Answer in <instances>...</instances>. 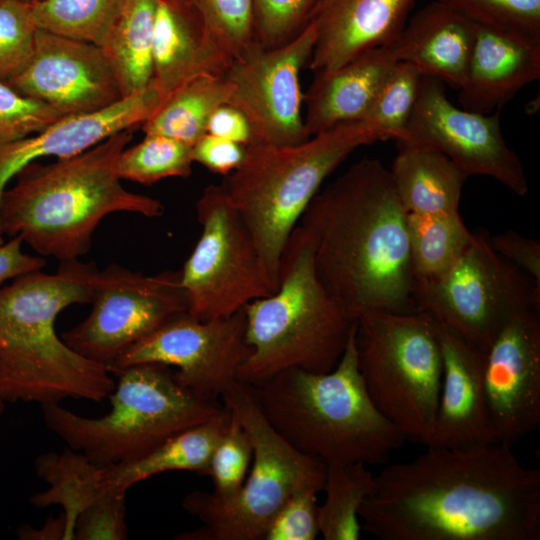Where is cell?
I'll return each mask as SVG.
<instances>
[{
    "instance_id": "22",
    "label": "cell",
    "mask_w": 540,
    "mask_h": 540,
    "mask_svg": "<svg viewBox=\"0 0 540 540\" xmlns=\"http://www.w3.org/2000/svg\"><path fill=\"white\" fill-rule=\"evenodd\" d=\"M539 78L540 46L475 24L474 46L458 101L466 110L492 113Z\"/></svg>"
},
{
    "instance_id": "16",
    "label": "cell",
    "mask_w": 540,
    "mask_h": 540,
    "mask_svg": "<svg viewBox=\"0 0 540 540\" xmlns=\"http://www.w3.org/2000/svg\"><path fill=\"white\" fill-rule=\"evenodd\" d=\"M397 141L444 154L468 177L493 178L518 196L528 192L521 160L503 137L500 110L485 114L458 108L435 78L422 77L413 113Z\"/></svg>"
},
{
    "instance_id": "8",
    "label": "cell",
    "mask_w": 540,
    "mask_h": 540,
    "mask_svg": "<svg viewBox=\"0 0 540 540\" xmlns=\"http://www.w3.org/2000/svg\"><path fill=\"white\" fill-rule=\"evenodd\" d=\"M114 376L111 409L103 416L85 417L60 403L41 406L46 426L100 467L141 458L223 409L180 385L165 365H132Z\"/></svg>"
},
{
    "instance_id": "26",
    "label": "cell",
    "mask_w": 540,
    "mask_h": 540,
    "mask_svg": "<svg viewBox=\"0 0 540 540\" xmlns=\"http://www.w3.org/2000/svg\"><path fill=\"white\" fill-rule=\"evenodd\" d=\"M390 170L398 198L411 214L458 212L468 176L447 156L407 141H396Z\"/></svg>"
},
{
    "instance_id": "51",
    "label": "cell",
    "mask_w": 540,
    "mask_h": 540,
    "mask_svg": "<svg viewBox=\"0 0 540 540\" xmlns=\"http://www.w3.org/2000/svg\"><path fill=\"white\" fill-rule=\"evenodd\" d=\"M1 1V0H0Z\"/></svg>"
},
{
    "instance_id": "34",
    "label": "cell",
    "mask_w": 540,
    "mask_h": 540,
    "mask_svg": "<svg viewBox=\"0 0 540 540\" xmlns=\"http://www.w3.org/2000/svg\"><path fill=\"white\" fill-rule=\"evenodd\" d=\"M192 146L167 136L145 134L139 143L125 147L116 161L121 180L151 185L171 177H188L192 172Z\"/></svg>"
},
{
    "instance_id": "14",
    "label": "cell",
    "mask_w": 540,
    "mask_h": 540,
    "mask_svg": "<svg viewBox=\"0 0 540 540\" xmlns=\"http://www.w3.org/2000/svg\"><path fill=\"white\" fill-rule=\"evenodd\" d=\"M308 22L293 38L275 47L255 43L222 74L230 88L227 104L249 123L251 143L291 145L309 137L303 120L299 75L315 44Z\"/></svg>"
},
{
    "instance_id": "42",
    "label": "cell",
    "mask_w": 540,
    "mask_h": 540,
    "mask_svg": "<svg viewBox=\"0 0 540 540\" xmlns=\"http://www.w3.org/2000/svg\"><path fill=\"white\" fill-rule=\"evenodd\" d=\"M126 490L108 489L77 517L75 540H125Z\"/></svg>"
},
{
    "instance_id": "9",
    "label": "cell",
    "mask_w": 540,
    "mask_h": 540,
    "mask_svg": "<svg viewBox=\"0 0 540 540\" xmlns=\"http://www.w3.org/2000/svg\"><path fill=\"white\" fill-rule=\"evenodd\" d=\"M221 398L250 436L253 464L230 498L204 491L187 494L182 507L202 525L175 535L177 540H264L270 521L291 495L323 490L326 464L295 449L272 427L251 385L236 380Z\"/></svg>"
},
{
    "instance_id": "48",
    "label": "cell",
    "mask_w": 540,
    "mask_h": 540,
    "mask_svg": "<svg viewBox=\"0 0 540 540\" xmlns=\"http://www.w3.org/2000/svg\"><path fill=\"white\" fill-rule=\"evenodd\" d=\"M17 535L22 540H66V520L62 513L57 518L48 519L38 529L29 525L18 528Z\"/></svg>"
},
{
    "instance_id": "50",
    "label": "cell",
    "mask_w": 540,
    "mask_h": 540,
    "mask_svg": "<svg viewBox=\"0 0 540 540\" xmlns=\"http://www.w3.org/2000/svg\"><path fill=\"white\" fill-rule=\"evenodd\" d=\"M3 232H2V229L0 228V244L4 242L3 240Z\"/></svg>"
},
{
    "instance_id": "13",
    "label": "cell",
    "mask_w": 540,
    "mask_h": 540,
    "mask_svg": "<svg viewBox=\"0 0 540 540\" xmlns=\"http://www.w3.org/2000/svg\"><path fill=\"white\" fill-rule=\"evenodd\" d=\"M89 304V315L61 338L107 370L136 342L188 312L180 270L145 275L118 264L98 269Z\"/></svg>"
},
{
    "instance_id": "49",
    "label": "cell",
    "mask_w": 540,
    "mask_h": 540,
    "mask_svg": "<svg viewBox=\"0 0 540 540\" xmlns=\"http://www.w3.org/2000/svg\"><path fill=\"white\" fill-rule=\"evenodd\" d=\"M6 401L3 399V397L0 394V417L4 411Z\"/></svg>"
},
{
    "instance_id": "1",
    "label": "cell",
    "mask_w": 540,
    "mask_h": 540,
    "mask_svg": "<svg viewBox=\"0 0 540 540\" xmlns=\"http://www.w3.org/2000/svg\"><path fill=\"white\" fill-rule=\"evenodd\" d=\"M512 446L427 448L375 476L362 530L382 540H538L540 469Z\"/></svg>"
},
{
    "instance_id": "33",
    "label": "cell",
    "mask_w": 540,
    "mask_h": 540,
    "mask_svg": "<svg viewBox=\"0 0 540 540\" xmlns=\"http://www.w3.org/2000/svg\"><path fill=\"white\" fill-rule=\"evenodd\" d=\"M119 0H32L37 29L99 46Z\"/></svg>"
},
{
    "instance_id": "41",
    "label": "cell",
    "mask_w": 540,
    "mask_h": 540,
    "mask_svg": "<svg viewBox=\"0 0 540 540\" xmlns=\"http://www.w3.org/2000/svg\"><path fill=\"white\" fill-rule=\"evenodd\" d=\"M62 117L54 107L25 96L0 80V143L33 135Z\"/></svg>"
},
{
    "instance_id": "43",
    "label": "cell",
    "mask_w": 540,
    "mask_h": 540,
    "mask_svg": "<svg viewBox=\"0 0 540 540\" xmlns=\"http://www.w3.org/2000/svg\"><path fill=\"white\" fill-rule=\"evenodd\" d=\"M318 493L305 489L291 495L273 516L264 540H314L319 535Z\"/></svg>"
},
{
    "instance_id": "3",
    "label": "cell",
    "mask_w": 540,
    "mask_h": 540,
    "mask_svg": "<svg viewBox=\"0 0 540 540\" xmlns=\"http://www.w3.org/2000/svg\"><path fill=\"white\" fill-rule=\"evenodd\" d=\"M97 271L94 262L66 260L54 273L32 271L0 288V394L6 402H102L113 391L107 368L71 349L55 330L66 307L90 303Z\"/></svg>"
},
{
    "instance_id": "31",
    "label": "cell",
    "mask_w": 540,
    "mask_h": 540,
    "mask_svg": "<svg viewBox=\"0 0 540 540\" xmlns=\"http://www.w3.org/2000/svg\"><path fill=\"white\" fill-rule=\"evenodd\" d=\"M406 228L414 283L444 274L459 259L473 237L459 212L406 213Z\"/></svg>"
},
{
    "instance_id": "10",
    "label": "cell",
    "mask_w": 540,
    "mask_h": 540,
    "mask_svg": "<svg viewBox=\"0 0 540 540\" xmlns=\"http://www.w3.org/2000/svg\"><path fill=\"white\" fill-rule=\"evenodd\" d=\"M357 363L376 408L407 440L430 434L442 384L435 321L424 312L366 310L355 318Z\"/></svg>"
},
{
    "instance_id": "6",
    "label": "cell",
    "mask_w": 540,
    "mask_h": 540,
    "mask_svg": "<svg viewBox=\"0 0 540 540\" xmlns=\"http://www.w3.org/2000/svg\"><path fill=\"white\" fill-rule=\"evenodd\" d=\"M313 253L297 225L282 252L277 289L243 308L251 353L238 381L256 386L288 369L326 373L341 358L355 321L317 278Z\"/></svg>"
},
{
    "instance_id": "47",
    "label": "cell",
    "mask_w": 540,
    "mask_h": 540,
    "mask_svg": "<svg viewBox=\"0 0 540 540\" xmlns=\"http://www.w3.org/2000/svg\"><path fill=\"white\" fill-rule=\"evenodd\" d=\"M206 133L243 146L251 143L248 121L239 110L228 104H223L214 111L208 121Z\"/></svg>"
},
{
    "instance_id": "32",
    "label": "cell",
    "mask_w": 540,
    "mask_h": 540,
    "mask_svg": "<svg viewBox=\"0 0 540 540\" xmlns=\"http://www.w3.org/2000/svg\"><path fill=\"white\" fill-rule=\"evenodd\" d=\"M375 484V476L364 463L329 464L318 507L319 534L325 540H358L362 527L359 509Z\"/></svg>"
},
{
    "instance_id": "17",
    "label": "cell",
    "mask_w": 540,
    "mask_h": 540,
    "mask_svg": "<svg viewBox=\"0 0 540 540\" xmlns=\"http://www.w3.org/2000/svg\"><path fill=\"white\" fill-rule=\"evenodd\" d=\"M539 313L516 316L485 351L483 393L497 443L512 446L540 425Z\"/></svg>"
},
{
    "instance_id": "21",
    "label": "cell",
    "mask_w": 540,
    "mask_h": 540,
    "mask_svg": "<svg viewBox=\"0 0 540 540\" xmlns=\"http://www.w3.org/2000/svg\"><path fill=\"white\" fill-rule=\"evenodd\" d=\"M417 0H319L308 22L315 44L308 67L331 72L359 54L389 46L405 26Z\"/></svg>"
},
{
    "instance_id": "2",
    "label": "cell",
    "mask_w": 540,
    "mask_h": 540,
    "mask_svg": "<svg viewBox=\"0 0 540 540\" xmlns=\"http://www.w3.org/2000/svg\"><path fill=\"white\" fill-rule=\"evenodd\" d=\"M299 222L313 243L317 278L351 319L366 310L417 312L406 211L380 160L350 166Z\"/></svg>"
},
{
    "instance_id": "27",
    "label": "cell",
    "mask_w": 540,
    "mask_h": 540,
    "mask_svg": "<svg viewBox=\"0 0 540 540\" xmlns=\"http://www.w3.org/2000/svg\"><path fill=\"white\" fill-rule=\"evenodd\" d=\"M231 421L223 409L201 424L189 427L136 460L101 467L105 489L128 490L134 484L169 471L208 475L211 457Z\"/></svg>"
},
{
    "instance_id": "23",
    "label": "cell",
    "mask_w": 540,
    "mask_h": 540,
    "mask_svg": "<svg viewBox=\"0 0 540 540\" xmlns=\"http://www.w3.org/2000/svg\"><path fill=\"white\" fill-rule=\"evenodd\" d=\"M475 40V24L434 0L421 8L387 46L396 61L415 66L422 76L460 88Z\"/></svg>"
},
{
    "instance_id": "12",
    "label": "cell",
    "mask_w": 540,
    "mask_h": 540,
    "mask_svg": "<svg viewBox=\"0 0 540 540\" xmlns=\"http://www.w3.org/2000/svg\"><path fill=\"white\" fill-rule=\"evenodd\" d=\"M200 237L180 270L188 313L200 320L229 316L277 289L244 220L222 187L196 201Z\"/></svg>"
},
{
    "instance_id": "45",
    "label": "cell",
    "mask_w": 540,
    "mask_h": 540,
    "mask_svg": "<svg viewBox=\"0 0 540 540\" xmlns=\"http://www.w3.org/2000/svg\"><path fill=\"white\" fill-rule=\"evenodd\" d=\"M487 240L494 251L512 262L540 285V242L506 231L488 235Z\"/></svg>"
},
{
    "instance_id": "39",
    "label": "cell",
    "mask_w": 540,
    "mask_h": 540,
    "mask_svg": "<svg viewBox=\"0 0 540 540\" xmlns=\"http://www.w3.org/2000/svg\"><path fill=\"white\" fill-rule=\"evenodd\" d=\"M253 446L249 434L232 416L230 424L213 451L208 476L213 494L221 499L234 496L249 472Z\"/></svg>"
},
{
    "instance_id": "46",
    "label": "cell",
    "mask_w": 540,
    "mask_h": 540,
    "mask_svg": "<svg viewBox=\"0 0 540 540\" xmlns=\"http://www.w3.org/2000/svg\"><path fill=\"white\" fill-rule=\"evenodd\" d=\"M23 240L19 235L12 236L0 244V285L23 274L41 270L46 260L22 250Z\"/></svg>"
},
{
    "instance_id": "5",
    "label": "cell",
    "mask_w": 540,
    "mask_h": 540,
    "mask_svg": "<svg viewBox=\"0 0 540 540\" xmlns=\"http://www.w3.org/2000/svg\"><path fill=\"white\" fill-rule=\"evenodd\" d=\"M252 387L272 427L295 449L326 465L386 463L407 440L365 388L355 328L329 372L288 369Z\"/></svg>"
},
{
    "instance_id": "19",
    "label": "cell",
    "mask_w": 540,
    "mask_h": 540,
    "mask_svg": "<svg viewBox=\"0 0 540 540\" xmlns=\"http://www.w3.org/2000/svg\"><path fill=\"white\" fill-rule=\"evenodd\" d=\"M169 95L151 80L141 91L103 109L64 116L33 135L0 143V200L8 182L27 165L44 157L68 158L118 132L135 129L150 118Z\"/></svg>"
},
{
    "instance_id": "20",
    "label": "cell",
    "mask_w": 540,
    "mask_h": 540,
    "mask_svg": "<svg viewBox=\"0 0 540 540\" xmlns=\"http://www.w3.org/2000/svg\"><path fill=\"white\" fill-rule=\"evenodd\" d=\"M435 326L442 355V384L433 427L423 445L465 449L497 443L483 393L485 352L447 326L437 321Z\"/></svg>"
},
{
    "instance_id": "40",
    "label": "cell",
    "mask_w": 540,
    "mask_h": 540,
    "mask_svg": "<svg viewBox=\"0 0 540 540\" xmlns=\"http://www.w3.org/2000/svg\"><path fill=\"white\" fill-rule=\"evenodd\" d=\"M319 0H253L255 41L275 47L297 35L308 23Z\"/></svg>"
},
{
    "instance_id": "7",
    "label": "cell",
    "mask_w": 540,
    "mask_h": 540,
    "mask_svg": "<svg viewBox=\"0 0 540 540\" xmlns=\"http://www.w3.org/2000/svg\"><path fill=\"white\" fill-rule=\"evenodd\" d=\"M364 121L337 125L298 144H249L220 186L249 228L278 285L280 259L293 229L325 179L356 149L379 141Z\"/></svg>"
},
{
    "instance_id": "44",
    "label": "cell",
    "mask_w": 540,
    "mask_h": 540,
    "mask_svg": "<svg viewBox=\"0 0 540 540\" xmlns=\"http://www.w3.org/2000/svg\"><path fill=\"white\" fill-rule=\"evenodd\" d=\"M245 146L204 134L192 146V159L215 174L226 176L236 170L243 161Z\"/></svg>"
},
{
    "instance_id": "4",
    "label": "cell",
    "mask_w": 540,
    "mask_h": 540,
    "mask_svg": "<svg viewBox=\"0 0 540 540\" xmlns=\"http://www.w3.org/2000/svg\"><path fill=\"white\" fill-rule=\"evenodd\" d=\"M133 131L118 132L80 154L23 168L1 195L3 234L19 235L41 256L61 262L85 255L97 226L112 213L163 215L159 200L128 191L116 173Z\"/></svg>"
},
{
    "instance_id": "11",
    "label": "cell",
    "mask_w": 540,
    "mask_h": 540,
    "mask_svg": "<svg viewBox=\"0 0 540 540\" xmlns=\"http://www.w3.org/2000/svg\"><path fill=\"white\" fill-rule=\"evenodd\" d=\"M414 300L417 312L485 352L516 316L540 311V285L494 251L487 234L476 232L449 270L414 283Z\"/></svg>"
},
{
    "instance_id": "25",
    "label": "cell",
    "mask_w": 540,
    "mask_h": 540,
    "mask_svg": "<svg viewBox=\"0 0 540 540\" xmlns=\"http://www.w3.org/2000/svg\"><path fill=\"white\" fill-rule=\"evenodd\" d=\"M233 60L176 0H158L152 39V81L171 94L200 75H222Z\"/></svg>"
},
{
    "instance_id": "24",
    "label": "cell",
    "mask_w": 540,
    "mask_h": 540,
    "mask_svg": "<svg viewBox=\"0 0 540 540\" xmlns=\"http://www.w3.org/2000/svg\"><path fill=\"white\" fill-rule=\"evenodd\" d=\"M387 46L369 49L339 68L315 75L303 96L309 136L337 125L363 121L395 64Z\"/></svg>"
},
{
    "instance_id": "35",
    "label": "cell",
    "mask_w": 540,
    "mask_h": 540,
    "mask_svg": "<svg viewBox=\"0 0 540 540\" xmlns=\"http://www.w3.org/2000/svg\"><path fill=\"white\" fill-rule=\"evenodd\" d=\"M422 74L412 64L396 61L364 118L385 141L402 138L416 105Z\"/></svg>"
},
{
    "instance_id": "37",
    "label": "cell",
    "mask_w": 540,
    "mask_h": 540,
    "mask_svg": "<svg viewBox=\"0 0 540 540\" xmlns=\"http://www.w3.org/2000/svg\"><path fill=\"white\" fill-rule=\"evenodd\" d=\"M477 25L540 46V0H436Z\"/></svg>"
},
{
    "instance_id": "36",
    "label": "cell",
    "mask_w": 540,
    "mask_h": 540,
    "mask_svg": "<svg viewBox=\"0 0 540 540\" xmlns=\"http://www.w3.org/2000/svg\"><path fill=\"white\" fill-rule=\"evenodd\" d=\"M198 19L208 37L232 60L255 43L253 0H176Z\"/></svg>"
},
{
    "instance_id": "15",
    "label": "cell",
    "mask_w": 540,
    "mask_h": 540,
    "mask_svg": "<svg viewBox=\"0 0 540 540\" xmlns=\"http://www.w3.org/2000/svg\"><path fill=\"white\" fill-rule=\"evenodd\" d=\"M250 353L243 309L210 320L184 312L132 345L108 370L115 375L137 364L174 367L180 385L201 398L215 401L237 380Z\"/></svg>"
},
{
    "instance_id": "28",
    "label": "cell",
    "mask_w": 540,
    "mask_h": 540,
    "mask_svg": "<svg viewBox=\"0 0 540 540\" xmlns=\"http://www.w3.org/2000/svg\"><path fill=\"white\" fill-rule=\"evenodd\" d=\"M158 0H119L99 45L117 79L122 97L152 80V39Z\"/></svg>"
},
{
    "instance_id": "38",
    "label": "cell",
    "mask_w": 540,
    "mask_h": 540,
    "mask_svg": "<svg viewBox=\"0 0 540 540\" xmlns=\"http://www.w3.org/2000/svg\"><path fill=\"white\" fill-rule=\"evenodd\" d=\"M37 27L29 2L0 1V80L8 82L30 61Z\"/></svg>"
},
{
    "instance_id": "30",
    "label": "cell",
    "mask_w": 540,
    "mask_h": 540,
    "mask_svg": "<svg viewBox=\"0 0 540 540\" xmlns=\"http://www.w3.org/2000/svg\"><path fill=\"white\" fill-rule=\"evenodd\" d=\"M230 88L222 75H200L174 90L142 123L144 134H158L193 146L206 134L214 111L227 104Z\"/></svg>"
},
{
    "instance_id": "18",
    "label": "cell",
    "mask_w": 540,
    "mask_h": 540,
    "mask_svg": "<svg viewBox=\"0 0 540 540\" xmlns=\"http://www.w3.org/2000/svg\"><path fill=\"white\" fill-rule=\"evenodd\" d=\"M7 84L64 116L97 111L123 98L99 46L40 29L30 61Z\"/></svg>"
},
{
    "instance_id": "29",
    "label": "cell",
    "mask_w": 540,
    "mask_h": 540,
    "mask_svg": "<svg viewBox=\"0 0 540 540\" xmlns=\"http://www.w3.org/2000/svg\"><path fill=\"white\" fill-rule=\"evenodd\" d=\"M34 466L48 488L32 495V505H60L66 520V540L74 539L77 517L108 490L102 483L101 467L71 448L44 453L36 458Z\"/></svg>"
}]
</instances>
